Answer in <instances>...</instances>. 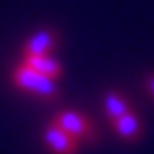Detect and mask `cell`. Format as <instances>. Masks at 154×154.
I'll return each instance as SVG.
<instances>
[{
  "instance_id": "obj_1",
  "label": "cell",
  "mask_w": 154,
  "mask_h": 154,
  "mask_svg": "<svg viewBox=\"0 0 154 154\" xmlns=\"http://www.w3.org/2000/svg\"><path fill=\"white\" fill-rule=\"evenodd\" d=\"M11 84L22 90L28 92L32 96H38V99H45V101H56L60 90H58V84L51 77H45L41 73H36L34 69H30L28 64L19 62L13 71H11Z\"/></svg>"
},
{
  "instance_id": "obj_7",
  "label": "cell",
  "mask_w": 154,
  "mask_h": 154,
  "mask_svg": "<svg viewBox=\"0 0 154 154\" xmlns=\"http://www.w3.org/2000/svg\"><path fill=\"white\" fill-rule=\"evenodd\" d=\"M103 105H105V116H107V120H109V122L118 120L120 116H124L126 111H131V103H128V99H126L124 94H120V92H107Z\"/></svg>"
},
{
  "instance_id": "obj_6",
  "label": "cell",
  "mask_w": 154,
  "mask_h": 154,
  "mask_svg": "<svg viewBox=\"0 0 154 154\" xmlns=\"http://www.w3.org/2000/svg\"><path fill=\"white\" fill-rule=\"evenodd\" d=\"M22 62L28 64L30 69H34L36 73H41L45 77H51V79H58L62 75V64L56 60L51 54H43V56H24Z\"/></svg>"
},
{
  "instance_id": "obj_2",
  "label": "cell",
  "mask_w": 154,
  "mask_h": 154,
  "mask_svg": "<svg viewBox=\"0 0 154 154\" xmlns=\"http://www.w3.org/2000/svg\"><path fill=\"white\" fill-rule=\"evenodd\" d=\"M51 122L56 126H60L62 131H66L69 135L77 137L79 141H94L96 139V128L92 124V120L88 116L79 113V111H73V109H62L58 111Z\"/></svg>"
},
{
  "instance_id": "obj_3",
  "label": "cell",
  "mask_w": 154,
  "mask_h": 154,
  "mask_svg": "<svg viewBox=\"0 0 154 154\" xmlns=\"http://www.w3.org/2000/svg\"><path fill=\"white\" fill-rule=\"evenodd\" d=\"M43 141L49 148L51 154H77L79 150V139L69 135L66 131H62L60 126H56L54 122H49L43 131Z\"/></svg>"
},
{
  "instance_id": "obj_8",
  "label": "cell",
  "mask_w": 154,
  "mask_h": 154,
  "mask_svg": "<svg viewBox=\"0 0 154 154\" xmlns=\"http://www.w3.org/2000/svg\"><path fill=\"white\" fill-rule=\"evenodd\" d=\"M143 84H146V90L150 92V96L154 99V73H148L143 77Z\"/></svg>"
},
{
  "instance_id": "obj_5",
  "label": "cell",
  "mask_w": 154,
  "mask_h": 154,
  "mask_svg": "<svg viewBox=\"0 0 154 154\" xmlns=\"http://www.w3.org/2000/svg\"><path fill=\"white\" fill-rule=\"evenodd\" d=\"M116 135L124 141H137L143 133V124H141V118L135 111H126L124 116H120L118 120L111 122Z\"/></svg>"
},
{
  "instance_id": "obj_4",
  "label": "cell",
  "mask_w": 154,
  "mask_h": 154,
  "mask_svg": "<svg viewBox=\"0 0 154 154\" xmlns=\"http://www.w3.org/2000/svg\"><path fill=\"white\" fill-rule=\"evenodd\" d=\"M58 47V32L56 30H38L26 38V43L22 45V58L24 56H43L51 54Z\"/></svg>"
}]
</instances>
